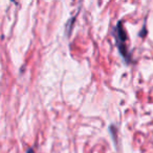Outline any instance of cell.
Segmentation results:
<instances>
[{
  "instance_id": "obj_1",
  "label": "cell",
  "mask_w": 153,
  "mask_h": 153,
  "mask_svg": "<svg viewBox=\"0 0 153 153\" xmlns=\"http://www.w3.org/2000/svg\"><path fill=\"white\" fill-rule=\"evenodd\" d=\"M113 33H115L116 46H118V49L120 51V54L124 57L125 62H130L131 59H132V56H131V53L129 52L128 47H127V33L125 31L124 27H123L122 22L118 23Z\"/></svg>"
}]
</instances>
